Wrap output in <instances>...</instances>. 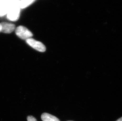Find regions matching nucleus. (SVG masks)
<instances>
[{
	"instance_id": "7ed1b4c3",
	"label": "nucleus",
	"mask_w": 122,
	"mask_h": 121,
	"mask_svg": "<svg viewBox=\"0 0 122 121\" xmlns=\"http://www.w3.org/2000/svg\"><path fill=\"white\" fill-rule=\"evenodd\" d=\"M26 41L29 46L38 51L43 52L46 50V47L41 42L37 41L31 38L27 39Z\"/></svg>"
},
{
	"instance_id": "39448f33",
	"label": "nucleus",
	"mask_w": 122,
	"mask_h": 121,
	"mask_svg": "<svg viewBox=\"0 0 122 121\" xmlns=\"http://www.w3.org/2000/svg\"><path fill=\"white\" fill-rule=\"evenodd\" d=\"M10 6L5 0L0 3V16H3L7 14Z\"/></svg>"
},
{
	"instance_id": "9b49d317",
	"label": "nucleus",
	"mask_w": 122,
	"mask_h": 121,
	"mask_svg": "<svg viewBox=\"0 0 122 121\" xmlns=\"http://www.w3.org/2000/svg\"><path fill=\"white\" fill-rule=\"evenodd\" d=\"M1 32V25H0V32Z\"/></svg>"
},
{
	"instance_id": "0eeeda50",
	"label": "nucleus",
	"mask_w": 122,
	"mask_h": 121,
	"mask_svg": "<svg viewBox=\"0 0 122 121\" xmlns=\"http://www.w3.org/2000/svg\"><path fill=\"white\" fill-rule=\"evenodd\" d=\"M35 0H21L19 2L20 8H24L32 3Z\"/></svg>"
},
{
	"instance_id": "423d86ee",
	"label": "nucleus",
	"mask_w": 122,
	"mask_h": 121,
	"mask_svg": "<svg viewBox=\"0 0 122 121\" xmlns=\"http://www.w3.org/2000/svg\"><path fill=\"white\" fill-rule=\"evenodd\" d=\"M43 121H60L57 118L48 113H44L41 116Z\"/></svg>"
},
{
	"instance_id": "1a4fd4ad",
	"label": "nucleus",
	"mask_w": 122,
	"mask_h": 121,
	"mask_svg": "<svg viewBox=\"0 0 122 121\" xmlns=\"http://www.w3.org/2000/svg\"><path fill=\"white\" fill-rule=\"evenodd\" d=\"M28 121H37L36 119L34 117L30 116L27 117V118Z\"/></svg>"
},
{
	"instance_id": "f8f14e48",
	"label": "nucleus",
	"mask_w": 122,
	"mask_h": 121,
	"mask_svg": "<svg viewBox=\"0 0 122 121\" xmlns=\"http://www.w3.org/2000/svg\"></svg>"
},
{
	"instance_id": "f03ea898",
	"label": "nucleus",
	"mask_w": 122,
	"mask_h": 121,
	"mask_svg": "<svg viewBox=\"0 0 122 121\" xmlns=\"http://www.w3.org/2000/svg\"><path fill=\"white\" fill-rule=\"evenodd\" d=\"M7 14L8 19L12 21H17L20 15V7L19 4L10 7Z\"/></svg>"
},
{
	"instance_id": "6e6552de",
	"label": "nucleus",
	"mask_w": 122,
	"mask_h": 121,
	"mask_svg": "<svg viewBox=\"0 0 122 121\" xmlns=\"http://www.w3.org/2000/svg\"><path fill=\"white\" fill-rule=\"evenodd\" d=\"M5 1L9 6L10 7L14 5H17L19 2V0H5Z\"/></svg>"
},
{
	"instance_id": "20e7f679",
	"label": "nucleus",
	"mask_w": 122,
	"mask_h": 121,
	"mask_svg": "<svg viewBox=\"0 0 122 121\" xmlns=\"http://www.w3.org/2000/svg\"><path fill=\"white\" fill-rule=\"evenodd\" d=\"M0 25L1 32L4 33H10L15 30V25L11 23H0Z\"/></svg>"
},
{
	"instance_id": "9d476101",
	"label": "nucleus",
	"mask_w": 122,
	"mask_h": 121,
	"mask_svg": "<svg viewBox=\"0 0 122 121\" xmlns=\"http://www.w3.org/2000/svg\"><path fill=\"white\" fill-rule=\"evenodd\" d=\"M116 121H122V117L121 118H119V119H118Z\"/></svg>"
},
{
	"instance_id": "f257e3e1",
	"label": "nucleus",
	"mask_w": 122,
	"mask_h": 121,
	"mask_svg": "<svg viewBox=\"0 0 122 121\" xmlns=\"http://www.w3.org/2000/svg\"><path fill=\"white\" fill-rule=\"evenodd\" d=\"M15 33L19 37L23 40H26L30 38L33 36L30 31L25 26H18L16 28Z\"/></svg>"
}]
</instances>
